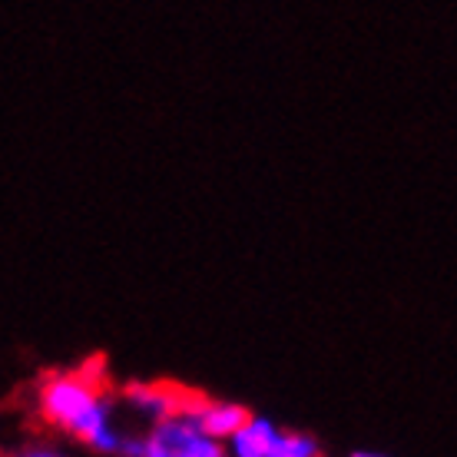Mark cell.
<instances>
[{
	"label": "cell",
	"mask_w": 457,
	"mask_h": 457,
	"mask_svg": "<svg viewBox=\"0 0 457 457\" xmlns=\"http://www.w3.org/2000/svg\"><path fill=\"white\" fill-rule=\"evenodd\" d=\"M0 457H4V454H0Z\"/></svg>",
	"instance_id": "cell-8"
},
{
	"label": "cell",
	"mask_w": 457,
	"mask_h": 457,
	"mask_svg": "<svg viewBox=\"0 0 457 457\" xmlns=\"http://www.w3.org/2000/svg\"><path fill=\"white\" fill-rule=\"evenodd\" d=\"M183 411L193 414L195 424H199V428H203L212 441H219V445H226L228 437L242 428V421L252 414L245 404H239V401L206 398V395H199V391L189 398V404H186Z\"/></svg>",
	"instance_id": "cell-4"
},
{
	"label": "cell",
	"mask_w": 457,
	"mask_h": 457,
	"mask_svg": "<svg viewBox=\"0 0 457 457\" xmlns=\"http://www.w3.org/2000/svg\"><path fill=\"white\" fill-rule=\"evenodd\" d=\"M278 435H282V428H275L269 418L249 414V418L242 421L239 431L222 445V454L226 457H272L275 445H278Z\"/></svg>",
	"instance_id": "cell-5"
},
{
	"label": "cell",
	"mask_w": 457,
	"mask_h": 457,
	"mask_svg": "<svg viewBox=\"0 0 457 457\" xmlns=\"http://www.w3.org/2000/svg\"><path fill=\"white\" fill-rule=\"evenodd\" d=\"M222 457H226V454H222Z\"/></svg>",
	"instance_id": "cell-9"
},
{
	"label": "cell",
	"mask_w": 457,
	"mask_h": 457,
	"mask_svg": "<svg viewBox=\"0 0 457 457\" xmlns=\"http://www.w3.org/2000/svg\"><path fill=\"white\" fill-rule=\"evenodd\" d=\"M193 395L195 391L170 385V381H133V385H126L120 398H123L126 408L133 414H139L143 421L156 424V421H162V418H170V414L183 411Z\"/></svg>",
	"instance_id": "cell-3"
},
{
	"label": "cell",
	"mask_w": 457,
	"mask_h": 457,
	"mask_svg": "<svg viewBox=\"0 0 457 457\" xmlns=\"http://www.w3.org/2000/svg\"><path fill=\"white\" fill-rule=\"evenodd\" d=\"M272 457H321V445L302 431H282Z\"/></svg>",
	"instance_id": "cell-6"
},
{
	"label": "cell",
	"mask_w": 457,
	"mask_h": 457,
	"mask_svg": "<svg viewBox=\"0 0 457 457\" xmlns=\"http://www.w3.org/2000/svg\"><path fill=\"white\" fill-rule=\"evenodd\" d=\"M106 378L100 375V361L83 368H63L50 371L37 391V411L50 428H60L73 435L77 424L106 398Z\"/></svg>",
	"instance_id": "cell-1"
},
{
	"label": "cell",
	"mask_w": 457,
	"mask_h": 457,
	"mask_svg": "<svg viewBox=\"0 0 457 457\" xmlns=\"http://www.w3.org/2000/svg\"><path fill=\"white\" fill-rule=\"evenodd\" d=\"M13 457H67V454H63V451H57V447L34 445V447H23V451H17Z\"/></svg>",
	"instance_id": "cell-7"
},
{
	"label": "cell",
	"mask_w": 457,
	"mask_h": 457,
	"mask_svg": "<svg viewBox=\"0 0 457 457\" xmlns=\"http://www.w3.org/2000/svg\"><path fill=\"white\" fill-rule=\"evenodd\" d=\"M143 457H222V445L212 441L189 411H176L149 424L143 435Z\"/></svg>",
	"instance_id": "cell-2"
}]
</instances>
